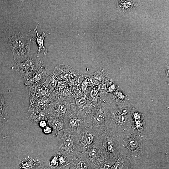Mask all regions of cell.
I'll use <instances>...</instances> for the list:
<instances>
[{"label": "cell", "instance_id": "1", "mask_svg": "<svg viewBox=\"0 0 169 169\" xmlns=\"http://www.w3.org/2000/svg\"><path fill=\"white\" fill-rule=\"evenodd\" d=\"M131 109L128 101H120L114 100L106 113L105 130L112 131L118 136L133 129Z\"/></svg>", "mask_w": 169, "mask_h": 169}, {"label": "cell", "instance_id": "2", "mask_svg": "<svg viewBox=\"0 0 169 169\" xmlns=\"http://www.w3.org/2000/svg\"><path fill=\"white\" fill-rule=\"evenodd\" d=\"M120 153L132 159H139L144 153L143 143L145 139L143 131L132 129L118 136Z\"/></svg>", "mask_w": 169, "mask_h": 169}, {"label": "cell", "instance_id": "3", "mask_svg": "<svg viewBox=\"0 0 169 169\" xmlns=\"http://www.w3.org/2000/svg\"><path fill=\"white\" fill-rule=\"evenodd\" d=\"M32 39L28 33L16 32L8 36V44L13 55L15 62H20L29 58L31 54Z\"/></svg>", "mask_w": 169, "mask_h": 169}, {"label": "cell", "instance_id": "4", "mask_svg": "<svg viewBox=\"0 0 169 169\" xmlns=\"http://www.w3.org/2000/svg\"><path fill=\"white\" fill-rule=\"evenodd\" d=\"M114 99L109 97L97 104L89 115L90 126L100 136L105 128V120L107 110Z\"/></svg>", "mask_w": 169, "mask_h": 169}, {"label": "cell", "instance_id": "5", "mask_svg": "<svg viewBox=\"0 0 169 169\" xmlns=\"http://www.w3.org/2000/svg\"><path fill=\"white\" fill-rule=\"evenodd\" d=\"M90 126L88 115L78 110L71 103L70 110L64 120V131L74 135L84 128Z\"/></svg>", "mask_w": 169, "mask_h": 169}, {"label": "cell", "instance_id": "6", "mask_svg": "<svg viewBox=\"0 0 169 169\" xmlns=\"http://www.w3.org/2000/svg\"><path fill=\"white\" fill-rule=\"evenodd\" d=\"M43 66V61L38 55L31 56L24 61L15 62L12 69L21 77L28 79Z\"/></svg>", "mask_w": 169, "mask_h": 169}, {"label": "cell", "instance_id": "7", "mask_svg": "<svg viewBox=\"0 0 169 169\" xmlns=\"http://www.w3.org/2000/svg\"><path fill=\"white\" fill-rule=\"evenodd\" d=\"M84 155L92 169L97 168L109 157L102 145L100 136Z\"/></svg>", "mask_w": 169, "mask_h": 169}, {"label": "cell", "instance_id": "8", "mask_svg": "<svg viewBox=\"0 0 169 169\" xmlns=\"http://www.w3.org/2000/svg\"><path fill=\"white\" fill-rule=\"evenodd\" d=\"M76 146L79 154H84L99 137L91 127L88 126L74 135Z\"/></svg>", "mask_w": 169, "mask_h": 169}, {"label": "cell", "instance_id": "9", "mask_svg": "<svg viewBox=\"0 0 169 169\" xmlns=\"http://www.w3.org/2000/svg\"><path fill=\"white\" fill-rule=\"evenodd\" d=\"M58 140V151L66 156L69 161L79 154L76 146L74 135L64 131Z\"/></svg>", "mask_w": 169, "mask_h": 169}, {"label": "cell", "instance_id": "10", "mask_svg": "<svg viewBox=\"0 0 169 169\" xmlns=\"http://www.w3.org/2000/svg\"><path fill=\"white\" fill-rule=\"evenodd\" d=\"M100 138L109 157L118 158L120 151L118 136L112 131L104 130Z\"/></svg>", "mask_w": 169, "mask_h": 169}, {"label": "cell", "instance_id": "11", "mask_svg": "<svg viewBox=\"0 0 169 169\" xmlns=\"http://www.w3.org/2000/svg\"><path fill=\"white\" fill-rule=\"evenodd\" d=\"M50 97L51 102L46 110L48 117H51L65 119L70 110L72 100L67 101L59 99L54 94Z\"/></svg>", "mask_w": 169, "mask_h": 169}, {"label": "cell", "instance_id": "12", "mask_svg": "<svg viewBox=\"0 0 169 169\" xmlns=\"http://www.w3.org/2000/svg\"><path fill=\"white\" fill-rule=\"evenodd\" d=\"M30 105L38 98L42 97H49L53 94L45 81L43 83L28 86Z\"/></svg>", "mask_w": 169, "mask_h": 169}, {"label": "cell", "instance_id": "13", "mask_svg": "<svg viewBox=\"0 0 169 169\" xmlns=\"http://www.w3.org/2000/svg\"><path fill=\"white\" fill-rule=\"evenodd\" d=\"M78 72L69 66L61 64L57 65L51 73L58 80L68 82L75 76Z\"/></svg>", "mask_w": 169, "mask_h": 169}, {"label": "cell", "instance_id": "14", "mask_svg": "<svg viewBox=\"0 0 169 169\" xmlns=\"http://www.w3.org/2000/svg\"><path fill=\"white\" fill-rule=\"evenodd\" d=\"M65 119L49 117L47 121L48 125L52 129V134L59 139L63 135L64 129Z\"/></svg>", "mask_w": 169, "mask_h": 169}, {"label": "cell", "instance_id": "15", "mask_svg": "<svg viewBox=\"0 0 169 169\" xmlns=\"http://www.w3.org/2000/svg\"><path fill=\"white\" fill-rule=\"evenodd\" d=\"M48 117L46 111L41 110L32 105H30L28 109V117L35 125H38L39 122L42 120H47Z\"/></svg>", "mask_w": 169, "mask_h": 169}, {"label": "cell", "instance_id": "16", "mask_svg": "<svg viewBox=\"0 0 169 169\" xmlns=\"http://www.w3.org/2000/svg\"><path fill=\"white\" fill-rule=\"evenodd\" d=\"M48 76L46 68L43 66L27 79L24 84V86H29L32 84L42 83L46 80Z\"/></svg>", "mask_w": 169, "mask_h": 169}, {"label": "cell", "instance_id": "17", "mask_svg": "<svg viewBox=\"0 0 169 169\" xmlns=\"http://www.w3.org/2000/svg\"><path fill=\"white\" fill-rule=\"evenodd\" d=\"M71 103L78 110L87 115H89L95 107L92 105L87 97L74 99Z\"/></svg>", "mask_w": 169, "mask_h": 169}, {"label": "cell", "instance_id": "18", "mask_svg": "<svg viewBox=\"0 0 169 169\" xmlns=\"http://www.w3.org/2000/svg\"><path fill=\"white\" fill-rule=\"evenodd\" d=\"M69 161L70 169H92L84 154H78Z\"/></svg>", "mask_w": 169, "mask_h": 169}, {"label": "cell", "instance_id": "19", "mask_svg": "<svg viewBox=\"0 0 169 169\" xmlns=\"http://www.w3.org/2000/svg\"><path fill=\"white\" fill-rule=\"evenodd\" d=\"M43 161L36 158L28 156L23 160L19 164L20 169H37L41 166Z\"/></svg>", "mask_w": 169, "mask_h": 169}, {"label": "cell", "instance_id": "20", "mask_svg": "<svg viewBox=\"0 0 169 169\" xmlns=\"http://www.w3.org/2000/svg\"><path fill=\"white\" fill-rule=\"evenodd\" d=\"M39 23H38L34 29L30 30L29 31H35L36 33V36L35 37H33L32 39L33 40L35 41L37 44L38 48V49L37 51L38 54L41 51L43 50L44 51V55H46L48 52V49L44 45V40L45 37L49 34L50 33L46 34L44 32H43L42 34H38L37 31V28Z\"/></svg>", "mask_w": 169, "mask_h": 169}, {"label": "cell", "instance_id": "21", "mask_svg": "<svg viewBox=\"0 0 169 169\" xmlns=\"http://www.w3.org/2000/svg\"><path fill=\"white\" fill-rule=\"evenodd\" d=\"M132 159L129 156L120 153L117 160L112 166L111 169H128Z\"/></svg>", "mask_w": 169, "mask_h": 169}, {"label": "cell", "instance_id": "22", "mask_svg": "<svg viewBox=\"0 0 169 169\" xmlns=\"http://www.w3.org/2000/svg\"><path fill=\"white\" fill-rule=\"evenodd\" d=\"M117 3V9L122 13L130 11L138 5L135 1L132 0H118Z\"/></svg>", "mask_w": 169, "mask_h": 169}, {"label": "cell", "instance_id": "23", "mask_svg": "<svg viewBox=\"0 0 169 169\" xmlns=\"http://www.w3.org/2000/svg\"><path fill=\"white\" fill-rule=\"evenodd\" d=\"M51 99L49 97H42L37 99L31 105H32L40 109L46 111L51 102Z\"/></svg>", "mask_w": 169, "mask_h": 169}, {"label": "cell", "instance_id": "24", "mask_svg": "<svg viewBox=\"0 0 169 169\" xmlns=\"http://www.w3.org/2000/svg\"><path fill=\"white\" fill-rule=\"evenodd\" d=\"M54 94L57 98L63 100L71 101L74 99L71 87L68 85L59 93Z\"/></svg>", "mask_w": 169, "mask_h": 169}, {"label": "cell", "instance_id": "25", "mask_svg": "<svg viewBox=\"0 0 169 169\" xmlns=\"http://www.w3.org/2000/svg\"><path fill=\"white\" fill-rule=\"evenodd\" d=\"M3 96L0 94V126L3 123L7 122L8 109L5 105Z\"/></svg>", "mask_w": 169, "mask_h": 169}, {"label": "cell", "instance_id": "26", "mask_svg": "<svg viewBox=\"0 0 169 169\" xmlns=\"http://www.w3.org/2000/svg\"><path fill=\"white\" fill-rule=\"evenodd\" d=\"M89 93V96L87 98L94 107L101 101L98 91L95 88H92Z\"/></svg>", "mask_w": 169, "mask_h": 169}, {"label": "cell", "instance_id": "27", "mask_svg": "<svg viewBox=\"0 0 169 169\" xmlns=\"http://www.w3.org/2000/svg\"><path fill=\"white\" fill-rule=\"evenodd\" d=\"M84 78V75L78 72L75 76L67 82V85L70 87L80 86Z\"/></svg>", "mask_w": 169, "mask_h": 169}, {"label": "cell", "instance_id": "28", "mask_svg": "<svg viewBox=\"0 0 169 169\" xmlns=\"http://www.w3.org/2000/svg\"><path fill=\"white\" fill-rule=\"evenodd\" d=\"M45 81L51 91L54 94L58 83V80L51 73L48 75Z\"/></svg>", "mask_w": 169, "mask_h": 169}, {"label": "cell", "instance_id": "29", "mask_svg": "<svg viewBox=\"0 0 169 169\" xmlns=\"http://www.w3.org/2000/svg\"><path fill=\"white\" fill-rule=\"evenodd\" d=\"M118 158L109 157L103 163L95 169H111L113 164Z\"/></svg>", "mask_w": 169, "mask_h": 169}, {"label": "cell", "instance_id": "30", "mask_svg": "<svg viewBox=\"0 0 169 169\" xmlns=\"http://www.w3.org/2000/svg\"><path fill=\"white\" fill-rule=\"evenodd\" d=\"M113 97L116 101H126L128 100L127 96L118 88L113 94Z\"/></svg>", "mask_w": 169, "mask_h": 169}, {"label": "cell", "instance_id": "31", "mask_svg": "<svg viewBox=\"0 0 169 169\" xmlns=\"http://www.w3.org/2000/svg\"><path fill=\"white\" fill-rule=\"evenodd\" d=\"M131 114L133 121L144 120V115L138 112L134 107L131 109Z\"/></svg>", "mask_w": 169, "mask_h": 169}, {"label": "cell", "instance_id": "32", "mask_svg": "<svg viewBox=\"0 0 169 169\" xmlns=\"http://www.w3.org/2000/svg\"><path fill=\"white\" fill-rule=\"evenodd\" d=\"M90 86L87 77L85 78L80 85V87L84 97H86L87 95L89 93V87Z\"/></svg>", "mask_w": 169, "mask_h": 169}, {"label": "cell", "instance_id": "33", "mask_svg": "<svg viewBox=\"0 0 169 169\" xmlns=\"http://www.w3.org/2000/svg\"><path fill=\"white\" fill-rule=\"evenodd\" d=\"M71 87L74 99L84 97L82 92L80 86H74Z\"/></svg>", "mask_w": 169, "mask_h": 169}, {"label": "cell", "instance_id": "34", "mask_svg": "<svg viewBox=\"0 0 169 169\" xmlns=\"http://www.w3.org/2000/svg\"><path fill=\"white\" fill-rule=\"evenodd\" d=\"M58 166L62 167L69 163L67 157L65 156L60 154L58 151Z\"/></svg>", "mask_w": 169, "mask_h": 169}, {"label": "cell", "instance_id": "35", "mask_svg": "<svg viewBox=\"0 0 169 169\" xmlns=\"http://www.w3.org/2000/svg\"><path fill=\"white\" fill-rule=\"evenodd\" d=\"M58 155L57 152L51 158L49 162V166L54 167H58Z\"/></svg>", "mask_w": 169, "mask_h": 169}, {"label": "cell", "instance_id": "36", "mask_svg": "<svg viewBox=\"0 0 169 169\" xmlns=\"http://www.w3.org/2000/svg\"><path fill=\"white\" fill-rule=\"evenodd\" d=\"M67 86V82L64 81L58 80L57 86L55 89L54 94L59 93Z\"/></svg>", "mask_w": 169, "mask_h": 169}, {"label": "cell", "instance_id": "37", "mask_svg": "<svg viewBox=\"0 0 169 169\" xmlns=\"http://www.w3.org/2000/svg\"><path fill=\"white\" fill-rule=\"evenodd\" d=\"M42 131L44 134L46 135L50 134L52 133V128L48 125L42 129Z\"/></svg>", "mask_w": 169, "mask_h": 169}, {"label": "cell", "instance_id": "38", "mask_svg": "<svg viewBox=\"0 0 169 169\" xmlns=\"http://www.w3.org/2000/svg\"><path fill=\"white\" fill-rule=\"evenodd\" d=\"M165 78L166 82L169 84V63L166 62L165 67Z\"/></svg>", "mask_w": 169, "mask_h": 169}, {"label": "cell", "instance_id": "39", "mask_svg": "<svg viewBox=\"0 0 169 169\" xmlns=\"http://www.w3.org/2000/svg\"><path fill=\"white\" fill-rule=\"evenodd\" d=\"M48 125L47 121L45 120H40L38 124V126L42 129Z\"/></svg>", "mask_w": 169, "mask_h": 169}, {"label": "cell", "instance_id": "40", "mask_svg": "<svg viewBox=\"0 0 169 169\" xmlns=\"http://www.w3.org/2000/svg\"><path fill=\"white\" fill-rule=\"evenodd\" d=\"M63 167V166H62ZM62 167L58 166L57 167H54L49 166L45 167L43 169H59Z\"/></svg>", "mask_w": 169, "mask_h": 169}, {"label": "cell", "instance_id": "41", "mask_svg": "<svg viewBox=\"0 0 169 169\" xmlns=\"http://www.w3.org/2000/svg\"><path fill=\"white\" fill-rule=\"evenodd\" d=\"M69 164L62 167L59 169H70Z\"/></svg>", "mask_w": 169, "mask_h": 169}]
</instances>
